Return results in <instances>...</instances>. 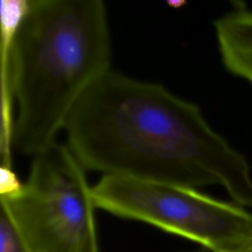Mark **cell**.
Listing matches in <instances>:
<instances>
[{"mask_svg": "<svg viewBox=\"0 0 252 252\" xmlns=\"http://www.w3.org/2000/svg\"><path fill=\"white\" fill-rule=\"evenodd\" d=\"M178 252H212V251H210V250H208V249H206V248H200V249H198V250H193V251H178Z\"/></svg>", "mask_w": 252, "mask_h": 252, "instance_id": "obj_8", "label": "cell"}, {"mask_svg": "<svg viewBox=\"0 0 252 252\" xmlns=\"http://www.w3.org/2000/svg\"><path fill=\"white\" fill-rule=\"evenodd\" d=\"M96 209L139 220L199 243L212 252L252 247V213L196 188L103 175L92 187Z\"/></svg>", "mask_w": 252, "mask_h": 252, "instance_id": "obj_4", "label": "cell"}, {"mask_svg": "<svg viewBox=\"0 0 252 252\" xmlns=\"http://www.w3.org/2000/svg\"><path fill=\"white\" fill-rule=\"evenodd\" d=\"M224 68L252 84V12L235 8L214 21Z\"/></svg>", "mask_w": 252, "mask_h": 252, "instance_id": "obj_5", "label": "cell"}, {"mask_svg": "<svg viewBox=\"0 0 252 252\" xmlns=\"http://www.w3.org/2000/svg\"><path fill=\"white\" fill-rule=\"evenodd\" d=\"M1 181H0V193L1 195L11 194L19 190L23 183L17 178L15 172L12 171L10 166L1 165Z\"/></svg>", "mask_w": 252, "mask_h": 252, "instance_id": "obj_7", "label": "cell"}, {"mask_svg": "<svg viewBox=\"0 0 252 252\" xmlns=\"http://www.w3.org/2000/svg\"><path fill=\"white\" fill-rule=\"evenodd\" d=\"M1 14L4 79L18 108L12 144L34 156L110 70L106 9L100 0H3Z\"/></svg>", "mask_w": 252, "mask_h": 252, "instance_id": "obj_2", "label": "cell"}, {"mask_svg": "<svg viewBox=\"0 0 252 252\" xmlns=\"http://www.w3.org/2000/svg\"><path fill=\"white\" fill-rule=\"evenodd\" d=\"M85 170L68 145L55 142L33 156L19 190L1 195L30 252H99Z\"/></svg>", "mask_w": 252, "mask_h": 252, "instance_id": "obj_3", "label": "cell"}, {"mask_svg": "<svg viewBox=\"0 0 252 252\" xmlns=\"http://www.w3.org/2000/svg\"><path fill=\"white\" fill-rule=\"evenodd\" d=\"M244 252H252V247L249 248V249H247V250H245Z\"/></svg>", "mask_w": 252, "mask_h": 252, "instance_id": "obj_9", "label": "cell"}, {"mask_svg": "<svg viewBox=\"0 0 252 252\" xmlns=\"http://www.w3.org/2000/svg\"><path fill=\"white\" fill-rule=\"evenodd\" d=\"M63 129L85 169L192 188L220 185L235 204L252 209L245 157L197 104L160 84L109 70L80 97Z\"/></svg>", "mask_w": 252, "mask_h": 252, "instance_id": "obj_1", "label": "cell"}, {"mask_svg": "<svg viewBox=\"0 0 252 252\" xmlns=\"http://www.w3.org/2000/svg\"><path fill=\"white\" fill-rule=\"evenodd\" d=\"M0 252H30L4 208L0 213Z\"/></svg>", "mask_w": 252, "mask_h": 252, "instance_id": "obj_6", "label": "cell"}]
</instances>
